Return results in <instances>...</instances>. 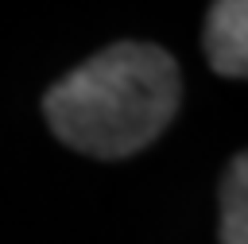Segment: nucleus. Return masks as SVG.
<instances>
[{"label": "nucleus", "instance_id": "2", "mask_svg": "<svg viewBox=\"0 0 248 244\" xmlns=\"http://www.w3.org/2000/svg\"><path fill=\"white\" fill-rule=\"evenodd\" d=\"M205 58L221 77L248 70V0H213L205 15Z\"/></svg>", "mask_w": 248, "mask_h": 244}, {"label": "nucleus", "instance_id": "3", "mask_svg": "<svg viewBox=\"0 0 248 244\" xmlns=\"http://www.w3.org/2000/svg\"><path fill=\"white\" fill-rule=\"evenodd\" d=\"M221 244H248V159L229 163L221 186Z\"/></svg>", "mask_w": 248, "mask_h": 244}, {"label": "nucleus", "instance_id": "1", "mask_svg": "<svg viewBox=\"0 0 248 244\" xmlns=\"http://www.w3.org/2000/svg\"><path fill=\"white\" fill-rule=\"evenodd\" d=\"M178 108V66L155 43H112L46 89L43 112L54 136L97 159L147 147Z\"/></svg>", "mask_w": 248, "mask_h": 244}]
</instances>
